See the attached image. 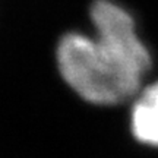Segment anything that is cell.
<instances>
[{
	"instance_id": "obj_1",
	"label": "cell",
	"mask_w": 158,
	"mask_h": 158,
	"mask_svg": "<svg viewBox=\"0 0 158 158\" xmlns=\"http://www.w3.org/2000/svg\"><path fill=\"white\" fill-rule=\"evenodd\" d=\"M97 37L64 35L57 47L63 79L84 100L116 106L135 97L151 68L149 51L138 37L135 22L122 6L97 0L91 7Z\"/></svg>"
},
{
	"instance_id": "obj_2",
	"label": "cell",
	"mask_w": 158,
	"mask_h": 158,
	"mask_svg": "<svg viewBox=\"0 0 158 158\" xmlns=\"http://www.w3.org/2000/svg\"><path fill=\"white\" fill-rule=\"evenodd\" d=\"M132 130L138 141L158 145V82L136 98L132 108Z\"/></svg>"
}]
</instances>
